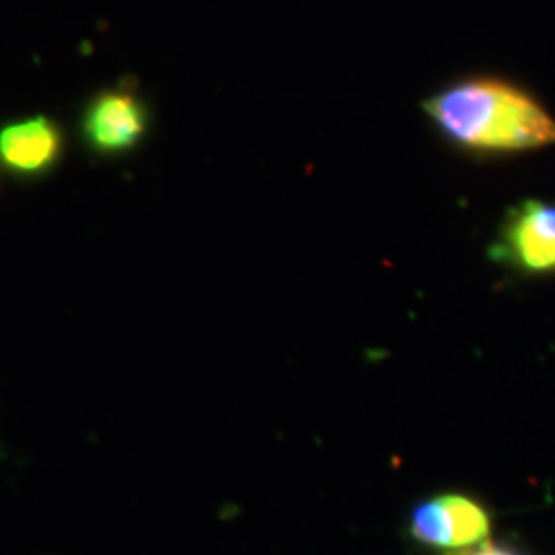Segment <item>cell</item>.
Listing matches in <instances>:
<instances>
[{
    "mask_svg": "<svg viewBox=\"0 0 555 555\" xmlns=\"http://www.w3.org/2000/svg\"><path fill=\"white\" fill-rule=\"evenodd\" d=\"M463 555H518L513 550H506V547H498V545H483L479 550H474L469 554Z\"/></svg>",
    "mask_w": 555,
    "mask_h": 555,
    "instance_id": "obj_6",
    "label": "cell"
},
{
    "mask_svg": "<svg viewBox=\"0 0 555 555\" xmlns=\"http://www.w3.org/2000/svg\"><path fill=\"white\" fill-rule=\"evenodd\" d=\"M500 261L545 274L555 270V204L527 199L511 210L494 247Z\"/></svg>",
    "mask_w": 555,
    "mask_h": 555,
    "instance_id": "obj_3",
    "label": "cell"
},
{
    "mask_svg": "<svg viewBox=\"0 0 555 555\" xmlns=\"http://www.w3.org/2000/svg\"><path fill=\"white\" fill-rule=\"evenodd\" d=\"M490 516L476 500L438 496L420 504L412 515V535L438 550H469L490 535Z\"/></svg>",
    "mask_w": 555,
    "mask_h": 555,
    "instance_id": "obj_4",
    "label": "cell"
},
{
    "mask_svg": "<svg viewBox=\"0 0 555 555\" xmlns=\"http://www.w3.org/2000/svg\"><path fill=\"white\" fill-rule=\"evenodd\" d=\"M64 153V134L48 116H31L0 126V167L13 178L48 176Z\"/></svg>",
    "mask_w": 555,
    "mask_h": 555,
    "instance_id": "obj_5",
    "label": "cell"
},
{
    "mask_svg": "<svg viewBox=\"0 0 555 555\" xmlns=\"http://www.w3.org/2000/svg\"><path fill=\"white\" fill-rule=\"evenodd\" d=\"M149 107L128 89L101 91L80 114V137L101 157H118L137 149L149 132Z\"/></svg>",
    "mask_w": 555,
    "mask_h": 555,
    "instance_id": "obj_2",
    "label": "cell"
},
{
    "mask_svg": "<svg viewBox=\"0 0 555 555\" xmlns=\"http://www.w3.org/2000/svg\"><path fill=\"white\" fill-rule=\"evenodd\" d=\"M444 139L479 153H518L555 144V121L531 95L498 79H465L424 103Z\"/></svg>",
    "mask_w": 555,
    "mask_h": 555,
    "instance_id": "obj_1",
    "label": "cell"
}]
</instances>
